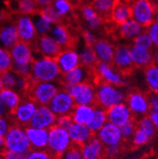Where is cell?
I'll list each match as a JSON object with an SVG mask.
<instances>
[{
    "mask_svg": "<svg viewBox=\"0 0 158 159\" xmlns=\"http://www.w3.org/2000/svg\"><path fill=\"white\" fill-rule=\"evenodd\" d=\"M29 78L38 83H60L62 73L55 59L35 55L30 66Z\"/></svg>",
    "mask_w": 158,
    "mask_h": 159,
    "instance_id": "6da1fadb",
    "label": "cell"
},
{
    "mask_svg": "<svg viewBox=\"0 0 158 159\" xmlns=\"http://www.w3.org/2000/svg\"><path fill=\"white\" fill-rule=\"evenodd\" d=\"M126 94L117 86L98 82L96 84V105L104 110L125 102Z\"/></svg>",
    "mask_w": 158,
    "mask_h": 159,
    "instance_id": "7a4b0ae2",
    "label": "cell"
},
{
    "mask_svg": "<svg viewBox=\"0 0 158 159\" xmlns=\"http://www.w3.org/2000/svg\"><path fill=\"white\" fill-rule=\"evenodd\" d=\"M3 139L6 151L18 153H28L31 150L25 127L15 123H11Z\"/></svg>",
    "mask_w": 158,
    "mask_h": 159,
    "instance_id": "3957f363",
    "label": "cell"
},
{
    "mask_svg": "<svg viewBox=\"0 0 158 159\" xmlns=\"http://www.w3.org/2000/svg\"><path fill=\"white\" fill-rule=\"evenodd\" d=\"M61 87V83H38L32 81L25 97L31 98L38 105H48Z\"/></svg>",
    "mask_w": 158,
    "mask_h": 159,
    "instance_id": "277c9868",
    "label": "cell"
},
{
    "mask_svg": "<svg viewBox=\"0 0 158 159\" xmlns=\"http://www.w3.org/2000/svg\"><path fill=\"white\" fill-rule=\"evenodd\" d=\"M72 145L67 130L59 126L54 125L48 129V139L47 150L54 156L60 158Z\"/></svg>",
    "mask_w": 158,
    "mask_h": 159,
    "instance_id": "5b68a950",
    "label": "cell"
},
{
    "mask_svg": "<svg viewBox=\"0 0 158 159\" xmlns=\"http://www.w3.org/2000/svg\"><path fill=\"white\" fill-rule=\"evenodd\" d=\"M62 87L73 98L76 105H96V85L94 84L84 83Z\"/></svg>",
    "mask_w": 158,
    "mask_h": 159,
    "instance_id": "8992f818",
    "label": "cell"
},
{
    "mask_svg": "<svg viewBox=\"0 0 158 159\" xmlns=\"http://www.w3.org/2000/svg\"><path fill=\"white\" fill-rule=\"evenodd\" d=\"M38 104L28 97H23L21 102L10 115V119L12 123L27 127L29 125L31 118L33 117Z\"/></svg>",
    "mask_w": 158,
    "mask_h": 159,
    "instance_id": "52a82bcc",
    "label": "cell"
},
{
    "mask_svg": "<svg viewBox=\"0 0 158 159\" xmlns=\"http://www.w3.org/2000/svg\"><path fill=\"white\" fill-rule=\"evenodd\" d=\"M132 19L142 28L149 27L154 21V9L148 0H130Z\"/></svg>",
    "mask_w": 158,
    "mask_h": 159,
    "instance_id": "ba28073f",
    "label": "cell"
},
{
    "mask_svg": "<svg viewBox=\"0 0 158 159\" xmlns=\"http://www.w3.org/2000/svg\"><path fill=\"white\" fill-rule=\"evenodd\" d=\"M75 105L73 98L65 88L61 87L47 106L57 117H60L70 116Z\"/></svg>",
    "mask_w": 158,
    "mask_h": 159,
    "instance_id": "9c48e42d",
    "label": "cell"
},
{
    "mask_svg": "<svg viewBox=\"0 0 158 159\" xmlns=\"http://www.w3.org/2000/svg\"><path fill=\"white\" fill-rule=\"evenodd\" d=\"M13 22L18 33L19 41L33 45L38 38V35L34 28L32 16L16 14L13 19Z\"/></svg>",
    "mask_w": 158,
    "mask_h": 159,
    "instance_id": "30bf717a",
    "label": "cell"
},
{
    "mask_svg": "<svg viewBox=\"0 0 158 159\" xmlns=\"http://www.w3.org/2000/svg\"><path fill=\"white\" fill-rule=\"evenodd\" d=\"M60 83L62 86L77 85L84 83H92L96 85V77L94 69L87 68L84 66H79L71 71L63 74Z\"/></svg>",
    "mask_w": 158,
    "mask_h": 159,
    "instance_id": "8fae6325",
    "label": "cell"
},
{
    "mask_svg": "<svg viewBox=\"0 0 158 159\" xmlns=\"http://www.w3.org/2000/svg\"><path fill=\"white\" fill-rule=\"evenodd\" d=\"M94 73L96 77V84L102 82L117 87H120L125 84L121 74L111 64L97 63V65L94 68Z\"/></svg>",
    "mask_w": 158,
    "mask_h": 159,
    "instance_id": "7c38bea8",
    "label": "cell"
},
{
    "mask_svg": "<svg viewBox=\"0 0 158 159\" xmlns=\"http://www.w3.org/2000/svg\"><path fill=\"white\" fill-rule=\"evenodd\" d=\"M10 54L12 66H30L35 57L33 46L20 41L10 49Z\"/></svg>",
    "mask_w": 158,
    "mask_h": 159,
    "instance_id": "4fadbf2b",
    "label": "cell"
},
{
    "mask_svg": "<svg viewBox=\"0 0 158 159\" xmlns=\"http://www.w3.org/2000/svg\"><path fill=\"white\" fill-rule=\"evenodd\" d=\"M125 103L133 116H145L150 110V102L147 96L139 91H133L126 95Z\"/></svg>",
    "mask_w": 158,
    "mask_h": 159,
    "instance_id": "5bb4252c",
    "label": "cell"
},
{
    "mask_svg": "<svg viewBox=\"0 0 158 159\" xmlns=\"http://www.w3.org/2000/svg\"><path fill=\"white\" fill-rule=\"evenodd\" d=\"M35 55L55 59L61 52L62 48L59 46L49 34L38 36L35 43L32 45Z\"/></svg>",
    "mask_w": 158,
    "mask_h": 159,
    "instance_id": "9a60e30c",
    "label": "cell"
},
{
    "mask_svg": "<svg viewBox=\"0 0 158 159\" xmlns=\"http://www.w3.org/2000/svg\"><path fill=\"white\" fill-rule=\"evenodd\" d=\"M55 60L62 75L81 66L79 52L74 48H63Z\"/></svg>",
    "mask_w": 158,
    "mask_h": 159,
    "instance_id": "2e32d148",
    "label": "cell"
},
{
    "mask_svg": "<svg viewBox=\"0 0 158 159\" xmlns=\"http://www.w3.org/2000/svg\"><path fill=\"white\" fill-rule=\"evenodd\" d=\"M57 123V116L47 105H38L37 110L31 118L29 126L48 130Z\"/></svg>",
    "mask_w": 158,
    "mask_h": 159,
    "instance_id": "e0dca14e",
    "label": "cell"
},
{
    "mask_svg": "<svg viewBox=\"0 0 158 159\" xmlns=\"http://www.w3.org/2000/svg\"><path fill=\"white\" fill-rule=\"evenodd\" d=\"M49 35L54 41L63 48H74L76 38L67 25L65 23H59L52 26Z\"/></svg>",
    "mask_w": 158,
    "mask_h": 159,
    "instance_id": "ac0fdd59",
    "label": "cell"
},
{
    "mask_svg": "<svg viewBox=\"0 0 158 159\" xmlns=\"http://www.w3.org/2000/svg\"><path fill=\"white\" fill-rule=\"evenodd\" d=\"M112 66L120 74L129 72L134 66L129 46L120 45L115 47Z\"/></svg>",
    "mask_w": 158,
    "mask_h": 159,
    "instance_id": "d6986e66",
    "label": "cell"
},
{
    "mask_svg": "<svg viewBox=\"0 0 158 159\" xmlns=\"http://www.w3.org/2000/svg\"><path fill=\"white\" fill-rule=\"evenodd\" d=\"M18 42L19 37L13 20L7 18L0 23V47L10 50Z\"/></svg>",
    "mask_w": 158,
    "mask_h": 159,
    "instance_id": "ffe728a7",
    "label": "cell"
},
{
    "mask_svg": "<svg viewBox=\"0 0 158 159\" xmlns=\"http://www.w3.org/2000/svg\"><path fill=\"white\" fill-rule=\"evenodd\" d=\"M95 135L100 139L105 148L120 145L123 141L120 128L110 122H107Z\"/></svg>",
    "mask_w": 158,
    "mask_h": 159,
    "instance_id": "44dd1931",
    "label": "cell"
},
{
    "mask_svg": "<svg viewBox=\"0 0 158 159\" xmlns=\"http://www.w3.org/2000/svg\"><path fill=\"white\" fill-rule=\"evenodd\" d=\"M106 116H107V121L117 127L122 126L123 124L131 120L132 118H133L131 111L129 110L125 102L116 104L107 109Z\"/></svg>",
    "mask_w": 158,
    "mask_h": 159,
    "instance_id": "7402d4cb",
    "label": "cell"
},
{
    "mask_svg": "<svg viewBox=\"0 0 158 159\" xmlns=\"http://www.w3.org/2000/svg\"><path fill=\"white\" fill-rule=\"evenodd\" d=\"M25 131L31 150H47L48 130L35 128L29 125L25 127Z\"/></svg>",
    "mask_w": 158,
    "mask_h": 159,
    "instance_id": "603a6c76",
    "label": "cell"
},
{
    "mask_svg": "<svg viewBox=\"0 0 158 159\" xmlns=\"http://www.w3.org/2000/svg\"><path fill=\"white\" fill-rule=\"evenodd\" d=\"M83 159H103L105 158V147L96 135L81 147Z\"/></svg>",
    "mask_w": 158,
    "mask_h": 159,
    "instance_id": "cb8c5ba5",
    "label": "cell"
},
{
    "mask_svg": "<svg viewBox=\"0 0 158 159\" xmlns=\"http://www.w3.org/2000/svg\"><path fill=\"white\" fill-rule=\"evenodd\" d=\"M92 48L97 56L98 63L112 65L115 47L111 42L105 39H97V41L95 42Z\"/></svg>",
    "mask_w": 158,
    "mask_h": 159,
    "instance_id": "d4e9b609",
    "label": "cell"
},
{
    "mask_svg": "<svg viewBox=\"0 0 158 159\" xmlns=\"http://www.w3.org/2000/svg\"><path fill=\"white\" fill-rule=\"evenodd\" d=\"M66 130L72 144L80 147L85 144L93 135H95L87 128L86 125H82L74 122H72Z\"/></svg>",
    "mask_w": 158,
    "mask_h": 159,
    "instance_id": "484cf974",
    "label": "cell"
},
{
    "mask_svg": "<svg viewBox=\"0 0 158 159\" xmlns=\"http://www.w3.org/2000/svg\"><path fill=\"white\" fill-rule=\"evenodd\" d=\"M130 19H132L130 0H120L111 13L110 22L120 26Z\"/></svg>",
    "mask_w": 158,
    "mask_h": 159,
    "instance_id": "4316f807",
    "label": "cell"
},
{
    "mask_svg": "<svg viewBox=\"0 0 158 159\" xmlns=\"http://www.w3.org/2000/svg\"><path fill=\"white\" fill-rule=\"evenodd\" d=\"M80 14L87 26V30L91 31L101 29L104 23V21L98 16V14L91 5H84L80 7Z\"/></svg>",
    "mask_w": 158,
    "mask_h": 159,
    "instance_id": "83f0119b",
    "label": "cell"
},
{
    "mask_svg": "<svg viewBox=\"0 0 158 159\" xmlns=\"http://www.w3.org/2000/svg\"><path fill=\"white\" fill-rule=\"evenodd\" d=\"M142 32L143 28L133 19L128 20L120 26H116V33L118 37L122 39L133 40Z\"/></svg>",
    "mask_w": 158,
    "mask_h": 159,
    "instance_id": "f1b7e54d",
    "label": "cell"
},
{
    "mask_svg": "<svg viewBox=\"0 0 158 159\" xmlns=\"http://www.w3.org/2000/svg\"><path fill=\"white\" fill-rule=\"evenodd\" d=\"M7 2L16 14L32 16L39 11L34 0H8Z\"/></svg>",
    "mask_w": 158,
    "mask_h": 159,
    "instance_id": "f546056e",
    "label": "cell"
},
{
    "mask_svg": "<svg viewBox=\"0 0 158 159\" xmlns=\"http://www.w3.org/2000/svg\"><path fill=\"white\" fill-rule=\"evenodd\" d=\"M95 106L92 105H75L70 114L71 119L74 123L86 125L90 122L94 114Z\"/></svg>",
    "mask_w": 158,
    "mask_h": 159,
    "instance_id": "4dcf8cb0",
    "label": "cell"
},
{
    "mask_svg": "<svg viewBox=\"0 0 158 159\" xmlns=\"http://www.w3.org/2000/svg\"><path fill=\"white\" fill-rule=\"evenodd\" d=\"M130 51L133 66L148 67L152 65V50L143 49L132 46L130 47Z\"/></svg>",
    "mask_w": 158,
    "mask_h": 159,
    "instance_id": "1f68e13d",
    "label": "cell"
},
{
    "mask_svg": "<svg viewBox=\"0 0 158 159\" xmlns=\"http://www.w3.org/2000/svg\"><path fill=\"white\" fill-rule=\"evenodd\" d=\"M120 0H93L91 6L104 22H110L111 13Z\"/></svg>",
    "mask_w": 158,
    "mask_h": 159,
    "instance_id": "d6a6232c",
    "label": "cell"
},
{
    "mask_svg": "<svg viewBox=\"0 0 158 159\" xmlns=\"http://www.w3.org/2000/svg\"><path fill=\"white\" fill-rule=\"evenodd\" d=\"M22 98L23 97L14 89L4 88L0 92V102L3 103L6 109L10 112V115L21 102Z\"/></svg>",
    "mask_w": 158,
    "mask_h": 159,
    "instance_id": "836d02e7",
    "label": "cell"
},
{
    "mask_svg": "<svg viewBox=\"0 0 158 159\" xmlns=\"http://www.w3.org/2000/svg\"><path fill=\"white\" fill-rule=\"evenodd\" d=\"M107 122L108 121H107L106 110L98 106H95L92 119L87 124V128L92 132L93 134H96Z\"/></svg>",
    "mask_w": 158,
    "mask_h": 159,
    "instance_id": "e575fe53",
    "label": "cell"
},
{
    "mask_svg": "<svg viewBox=\"0 0 158 159\" xmlns=\"http://www.w3.org/2000/svg\"><path fill=\"white\" fill-rule=\"evenodd\" d=\"M78 52H79V57H80L81 66H84L87 68L94 69L98 62L97 56L93 50V48L84 45V48Z\"/></svg>",
    "mask_w": 158,
    "mask_h": 159,
    "instance_id": "d590c367",
    "label": "cell"
},
{
    "mask_svg": "<svg viewBox=\"0 0 158 159\" xmlns=\"http://www.w3.org/2000/svg\"><path fill=\"white\" fill-rule=\"evenodd\" d=\"M51 7L64 20L69 19L73 15L74 5L71 0H52Z\"/></svg>",
    "mask_w": 158,
    "mask_h": 159,
    "instance_id": "8d00e7d4",
    "label": "cell"
},
{
    "mask_svg": "<svg viewBox=\"0 0 158 159\" xmlns=\"http://www.w3.org/2000/svg\"><path fill=\"white\" fill-rule=\"evenodd\" d=\"M145 81L150 90L158 95V66L151 65L146 67L145 70Z\"/></svg>",
    "mask_w": 158,
    "mask_h": 159,
    "instance_id": "74e56055",
    "label": "cell"
},
{
    "mask_svg": "<svg viewBox=\"0 0 158 159\" xmlns=\"http://www.w3.org/2000/svg\"><path fill=\"white\" fill-rule=\"evenodd\" d=\"M32 20H33L34 28H35V30H36V33L38 36L49 34L53 25L50 24L49 22H47L45 18H43L40 15V13L37 12L34 15H32Z\"/></svg>",
    "mask_w": 158,
    "mask_h": 159,
    "instance_id": "f35d334b",
    "label": "cell"
},
{
    "mask_svg": "<svg viewBox=\"0 0 158 159\" xmlns=\"http://www.w3.org/2000/svg\"><path fill=\"white\" fill-rule=\"evenodd\" d=\"M11 66L12 61L10 54V50L0 47V74L11 70Z\"/></svg>",
    "mask_w": 158,
    "mask_h": 159,
    "instance_id": "ab89813d",
    "label": "cell"
},
{
    "mask_svg": "<svg viewBox=\"0 0 158 159\" xmlns=\"http://www.w3.org/2000/svg\"><path fill=\"white\" fill-rule=\"evenodd\" d=\"M133 46L143 49L152 50V43L146 31H143L133 40Z\"/></svg>",
    "mask_w": 158,
    "mask_h": 159,
    "instance_id": "60d3db41",
    "label": "cell"
},
{
    "mask_svg": "<svg viewBox=\"0 0 158 159\" xmlns=\"http://www.w3.org/2000/svg\"><path fill=\"white\" fill-rule=\"evenodd\" d=\"M151 136L150 134H148L143 130L136 127V130L131 139H132V142H133V146L140 147V146L147 144L151 140Z\"/></svg>",
    "mask_w": 158,
    "mask_h": 159,
    "instance_id": "b9f144b4",
    "label": "cell"
},
{
    "mask_svg": "<svg viewBox=\"0 0 158 159\" xmlns=\"http://www.w3.org/2000/svg\"><path fill=\"white\" fill-rule=\"evenodd\" d=\"M136 127H137V124H136L134 117L132 118L128 122H126L125 124H123L122 126L118 127L120 128L123 140H127V139L132 138V136L133 135V134L136 130Z\"/></svg>",
    "mask_w": 158,
    "mask_h": 159,
    "instance_id": "7bdbcfd3",
    "label": "cell"
},
{
    "mask_svg": "<svg viewBox=\"0 0 158 159\" xmlns=\"http://www.w3.org/2000/svg\"><path fill=\"white\" fill-rule=\"evenodd\" d=\"M1 76V80L4 85V88H10V89H14L16 81H17V74L13 72L11 69L8 70L2 74H0Z\"/></svg>",
    "mask_w": 158,
    "mask_h": 159,
    "instance_id": "ee69618b",
    "label": "cell"
},
{
    "mask_svg": "<svg viewBox=\"0 0 158 159\" xmlns=\"http://www.w3.org/2000/svg\"><path fill=\"white\" fill-rule=\"evenodd\" d=\"M136 124H137V128L143 130L148 134H150L151 137L154 135L156 129H155L154 125L152 124V122H151V120L150 119L149 116H142L140 118V120L138 122H136Z\"/></svg>",
    "mask_w": 158,
    "mask_h": 159,
    "instance_id": "f6af8a7d",
    "label": "cell"
},
{
    "mask_svg": "<svg viewBox=\"0 0 158 159\" xmlns=\"http://www.w3.org/2000/svg\"><path fill=\"white\" fill-rule=\"evenodd\" d=\"M26 159H59L52 155L47 150H30Z\"/></svg>",
    "mask_w": 158,
    "mask_h": 159,
    "instance_id": "bcb514c9",
    "label": "cell"
},
{
    "mask_svg": "<svg viewBox=\"0 0 158 159\" xmlns=\"http://www.w3.org/2000/svg\"><path fill=\"white\" fill-rule=\"evenodd\" d=\"M59 159H83L81 147L72 144L69 149Z\"/></svg>",
    "mask_w": 158,
    "mask_h": 159,
    "instance_id": "7dc6e473",
    "label": "cell"
},
{
    "mask_svg": "<svg viewBox=\"0 0 158 159\" xmlns=\"http://www.w3.org/2000/svg\"><path fill=\"white\" fill-rule=\"evenodd\" d=\"M146 29H147L146 32L148 33L151 41L152 43V47L158 48V23L153 21Z\"/></svg>",
    "mask_w": 158,
    "mask_h": 159,
    "instance_id": "c3c4849f",
    "label": "cell"
},
{
    "mask_svg": "<svg viewBox=\"0 0 158 159\" xmlns=\"http://www.w3.org/2000/svg\"><path fill=\"white\" fill-rule=\"evenodd\" d=\"M122 151V145H115L110 146L105 148V157L108 158H115L120 154Z\"/></svg>",
    "mask_w": 158,
    "mask_h": 159,
    "instance_id": "681fc988",
    "label": "cell"
},
{
    "mask_svg": "<svg viewBox=\"0 0 158 159\" xmlns=\"http://www.w3.org/2000/svg\"><path fill=\"white\" fill-rule=\"evenodd\" d=\"M83 38L84 41V45L89 46V47H93V45L97 41V38H96V35L94 34V32L87 29L83 31Z\"/></svg>",
    "mask_w": 158,
    "mask_h": 159,
    "instance_id": "f907efd6",
    "label": "cell"
},
{
    "mask_svg": "<svg viewBox=\"0 0 158 159\" xmlns=\"http://www.w3.org/2000/svg\"><path fill=\"white\" fill-rule=\"evenodd\" d=\"M11 123L10 117H0V137H4Z\"/></svg>",
    "mask_w": 158,
    "mask_h": 159,
    "instance_id": "816d5d0a",
    "label": "cell"
},
{
    "mask_svg": "<svg viewBox=\"0 0 158 159\" xmlns=\"http://www.w3.org/2000/svg\"><path fill=\"white\" fill-rule=\"evenodd\" d=\"M28 153H18V152H9V151H4L2 153L3 159H26Z\"/></svg>",
    "mask_w": 158,
    "mask_h": 159,
    "instance_id": "f5cc1de1",
    "label": "cell"
},
{
    "mask_svg": "<svg viewBox=\"0 0 158 159\" xmlns=\"http://www.w3.org/2000/svg\"><path fill=\"white\" fill-rule=\"evenodd\" d=\"M72 119L70 116H60V117H57V125L61 126L65 129H67L71 123H72Z\"/></svg>",
    "mask_w": 158,
    "mask_h": 159,
    "instance_id": "db71d44e",
    "label": "cell"
},
{
    "mask_svg": "<svg viewBox=\"0 0 158 159\" xmlns=\"http://www.w3.org/2000/svg\"><path fill=\"white\" fill-rule=\"evenodd\" d=\"M149 102H150V110L151 112L158 113V95L156 94L151 95L149 98Z\"/></svg>",
    "mask_w": 158,
    "mask_h": 159,
    "instance_id": "11a10c76",
    "label": "cell"
},
{
    "mask_svg": "<svg viewBox=\"0 0 158 159\" xmlns=\"http://www.w3.org/2000/svg\"><path fill=\"white\" fill-rule=\"evenodd\" d=\"M34 1H35L39 11L49 7L52 3V0H34Z\"/></svg>",
    "mask_w": 158,
    "mask_h": 159,
    "instance_id": "9f6ffc18",
    "label": "cell"
},
{
    "mask_svg": "<svg viewBox=\"0 0 158 159\" xmlns=\"http://www.w3.org/2000/svg\"><path fill=\"white\" fill-rule=\"evenodd\" d=\"M148 116L150 117V119L151 120L152 124L154 125L155 129H158V113L150 111V114H149Z\"/></svg>",
    "mask_w": 158,
    "mask_h": 159,
    "instance_id": "6f0895ef",
    "label": "cell"
},
{
    "mask_svg": "<svg viewBox=\"0 0 158 159\" xmlns=\"http://www.w3.org/2000/svg\"><path fill=\"white\" fill-rule=\"evenodd\" d=\"M93 0H71V2L73 3V5H77V6H84V5H91Z\"/></svg>",
    "mask_w": 158,
    "mask_h": 159,
    "instance_id": "680465c9",
    "label": "cell"
},
{
    "mask_svg": "<svg viewBox=\"0 0 158 159\" xmlns=\"http://www.w3.org/2000/svg\"><path fill=\"white\" fill-rule=\"evenodd\" d=\"M0 117H10V112L6 109L1 102H0Z\"/></svg>",
    "mask_w": 158,
    "mask_h": 159,
    "instance_id": "91938a15",
    "label": "cell"
},
{
    "mask_svg": "<svg viewBox=\"0 0 158 159\" xmlns=\"http://www.w3.org/2000/svg\"><path fill=\"white\" fill-rule=\"evenodd\" d=\"M152 65L158 66V48H155L152 51Z\"/></svg>",
    "mask_w": 158,
    "mask_h": 159,
    "instance_id": "94428289",
    "label": "cell"
},
{
    "mask_svg": "<svg viewBox=\"0 0 158 159\" xmlns=\"http://www.w3.org/2000/svg\"><path fill=\"white\" fill-rule=\"evenodd\" d=\"M5 151V145H4V139L3 137H0V155H1Z\"/></svg>",
    "mask_w": 158,
    "mask_h": 159,
    "instance_id": "6125c7cd",
    "label": "cell"
},
{
    "mask_svg": "<svg viewBox=\"0 0 158 159\" xmlns=\"http://www.w3.org/2000/svg\"><path fill=\"white\" fill-rule=\"evenodd\" d=\"M154 21L158 23V7L154 11Z\"/></svg>",
    "mask_w": 158,
    "mask_h": 159,
    "instance_id": "be15d7a7",
    "label": "cell"
},
{
    "mask_svg": "<svg viewBox=\"0 0 158 159\" xmlns=\"http://www.w3.org/2000/svg\"><path fill=\"white\" fill-rule=\"evenodd\" d=\"M4 89V85H3V83H2V80H1V76H0V92Z\"/></svg>",
    "mask_w": 158,
    "mask_h": 159,
    "instance_id": "e7e4bbea",
    "label": "cell"
},
{
    "mask_svg": "<svg viewBox=\"0 0 158 159\" xmlns=\"http://www.w3.org/2000/svg\"><path fill=\"white\" fill-rule=\"evenodd\" d=\"M0 159H3V157H2V154H1V155H0Z\"/></svg>",
    "mask_w": 158,
    "mask_h": 159,
    "instance_id": "03108f58",
    "label": "cell"
},
{
    "mask_svg": "<svg viewBox=\"0 0 158 159\" xmlns=\"http://www.w3.org/2000/svg\"><path fill=\"white\" fill-rule=\"evenodd\" d=\"M5 1H8V0H5Z\"/></svg>",
    "mask_w": 158,
    "mask_h": 159,
    "instance_id": "003e7915",
    "label": "cell"
}]
</instances>
